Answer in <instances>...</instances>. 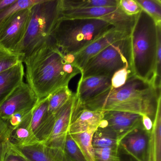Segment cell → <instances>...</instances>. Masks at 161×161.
<instances>
[{"label":"cell","instance_id":"8fae6325","mask_svg":"<svg viewBox=\"0 0 161 161\" xmlns=\"http://www.w3.org/2000/svg\"><path fill=\"white\" fill-rule=\"evenodd\" d=\"M103 113V119L100 125L112 130L116 134L119 143L133 131L144 129L143 118L140 115L118 111H107Z\"/></svg>","mask_w":161,"mask_h":161},{"label":"cell","instance_id":"f1b7e54d","mask_svg":"<svg viewBox=\"0 0 161 161\" xmlns=\"http://www.w3.org/2000/svg\"><path fill=\"white\" fill-rule=\"evenodd\" d=\"M64 150L71 161H87L71 136L69 134L65 141Z\"/></svg>","mask_w":161,"mask_h":161},{"label":"cell","instance_id":"836d02e7","mask_svg":"<svg viewBox=\"0 0 161 161\" xmlns=\"http://www.w3.org/2000/svg\"><path fill=\"white\" fill-rule=\"evenodd\" d=\"M5 161H30L19 151L14 145L11 143Z\"/></svg>","mask_w":161,"mask_h":161},{"label":"cell","instance_id":"6da1fadb","mask_svg":"<svg viewBox=\"0 0 161 161\" xmlns=\"http://www.w3.org/2000/svg\"><path fill=\"white\" fill-rule=\"evenodd\" d=\"M22 63L26 66L27 84L39 101L58 89L68 86L71 79L81 72L75 64L67 62L50 37L24 58Z\"/></svg>","mask_w":161,"mask_h":161},{"label":"cell","instance_id":"ac0fdd59","mask_svg":"<svg viewBox=\"0 0 161 161\" xmlns=\"http://www.w3.org/2000/svg\"><path fill=\"white\" fill-rule=\"evenodd\" d=\"M25 73L22 62L0 73V105L23 82Z\"/></svg>","mask_w":161,"mask_h":161},{"label":"cell","instance_id":"30bf717a","mask_svg":"<svg viewBox=\"0 0 161 161\" xmlns=\"http://www.w3.org/2000/svg\"><path fill=\"white\" fill-rule=\"evenodd\" d=\"M38 102V97L30 86L22 82L0 105V118L7 120L17 112L33 109Z\"/></svg>","mask_w":161,"mask_h":161},{"label":"cell","instance_id":"cb8c5ba5","mask_svg":"<svg viewBox=\"0 0 161 161\" xmlns=\"http://www.w3.org/2000/svg\"><path fill=\"white\" fill-rule=\"evenodd\" d=\"M74 93L69 86H64L55 91L47 97L48 99V112L55 115L67 103Z\"/></svg>","mask_w":161,"mask_h":161},{"label":"cell","instance_id":"e575fe53","mask_svg":"<svg viewBox=\"0 0 161 161\" xmlns=\"http://www.w3.org/2000/svg\"><path fill=\"white\" fill-rule=\"evenodd\" d=\"M16 0H0V12L14 3Z\"/></svg>","mask_w":161,"mask_h":161},{"label":"cell","instance_id":"e0dca14e","mask_svg":"<svg viewBox=\"0 0 161 161\" xmlns=\"http://www.w3.org/2000/svg\"><path fill=\"white\" fill-rule=\"evenodd\" d=\"M103 112L88 110L82 108L81 105L69 125V134H76L97 129L103 119Z\"/></svg>","mask_w":161,"mask_h":161},{"label":"cell","instance_id":"3957f363","mask_svg":"<svg viewBox=\"0 0 161 161\" xmlns=\"http://www.w3.org/2000/svg\"><path fill=\"white\" fill-rule=\"evenodd\" d=\"M131 66L134 75L153 84L161 25L144 10L135 16L130 35Z\"/></svg>","mask_w":161,"mask_h":161},{"label":"cell","instance_id":"5bb4252c","mask_svg":"<svg viewBox=\"0 0 161 161\" xmlns=\"http://www.w3.org/2000/svg\"><path fill=\"white\" fill-rule=\"evenodd\" d=\"M148 137L146 130L137 129L120 141L119 147L136 161H147Z\"/></svg>","mask_w":161,"mask_h":161},{"label":"cell","instance_id":"9a60e30c","mask_svg":"<svg viewBox=\"0 0 161 161\" xmlns=\"http://www.w3.org/2000/svg\"><path fill=\"white\" fill-rule=\"evenodd\" d=\"M110 88V78L103 76H91L80 79L75 94L81 104Z\"/></svg>","mask_w":161,"mask_h":161},{"label":"cell","instance_id":"603a6c76","mask_svg":"<svg viewBox=\"0 0 161 161\" xmlns=\"http://www.w3.org/2000/svg\"><path fill=\"white\" fill-rule=\"evenodd\" d=\"M96 130L92 129L84 132L70 135L87 161H95V152L92 139Z\"/></svg>","mask_w":161,"mask_h":161},{"label":"cell","instance_id":"ba28073f","mask_svg":"<svg viewBox=\"0 0 161 161\" xmlns=\"http://www.w3.org/2000/svg\"><path fill=\"white\" fill-rule=\"evenodd\" d=\"M31 15L29 9L14 14L0 27V48L14 53L25 36Z\"/></svg>","mask_w":161,"mask_h":161},{"label":"cell","instance_id":"f546056e","mask_svg":"<svg viewBox=\"0 0 161 161\" xmlns=\"http://www.w3.org/2000/svg\"><path fill=\"white\" fill-rule=\"evenodd\" d=\"M22 62L20 55L0 48V73Z\"/></svg>","mask_w":161,"mask_h":161},{"label":"cell","instance_id":"4fadbf2b","mask_svg":"<svg viewBox=\"0 0 161 161\" xmlns=\"http://www.w3.org/2000/svg\"><path fill=\"white\" fill-rule=\"evenodd\" d=\"M130 35L128 33L117 29L110 31L74 54L75 64L81 70L88 60L111 44L128 37Z\"/></svg>","mask_w":161,"mask_h":161},{"label":"cell","instance_id":"d590c367","mask_svg":"<svg viewBox=\"0 0 161 161\" xmlns=\"http://www.w3.org/2000/svg\"><path fill=\"white\" fill-rule=\"evenodd\" d=\"M129 161H136V160H135L134 159H133V158H131L130 159V160H129Z\"/></svg>","mask_w":161,"mask_h":161},{"label":"cell","instance_id":"8992f818","mask_svg":"<svg viewBox=\"0 0 161 161\" xmlns=\"http://www.w3.org/2000/svg\"><path fill=\"white\" fill-rule=\"evenodd\" d=\"M126 67L132 69L130 36L113 43L88 60L81 69L80 78L103 76L111 79L115 72Z\"/></svg>","mask_w":161,"mask_h":161},{"label":"cell","instance_id":"52a82bcc","mask_svg":"<svg viewBox=\"0 0 161 161\" xmlns=\"http://www.w3.org/2000/svg\"><path fill=\"white\" fill-rule=\"evenodd\" d=\"M135 16L126 14L118 6L61 10L60 17L102 19L113 24L116 29L130 34L134 23Z\"/></svg>","mask_w":161,"mask_h":161},{"label":"cell","instance_id":"277c9868","mask_svg":"<svg viewBox=\"0 0 161 161\" xmlns=\"http://www.w3.org/2000/svg\"><path fill=\"white\" fill-rule=\"evenodd\" d=\"M115 27L97 19L60 17L50 37L64 55L75 54Z\"/></svg>","mask_w":161,"mask_h":161},{"label":"cell","instance_id":"5b68a950","mask_svg":"<svg viewBox=\"0 0 161 161\" xmlns=\"http://www.w3.org/2000/svg\"><path fill=\"white\" fill-rule=\"evenodd\" d=\"M31 15L23 40L15 52L22 61L50 37L60 16V0H40L30 8Z\"/></svg>","mask_w":161,"mask_h":161},{"label":"cell","instance_id":"83f0119b","mask_svg":"<svg viewBox=\"0 0 161 161\" xmlns=\"http://www.w3.org/2000/svg\"><path fill=\"white\" fill-rule=\"evenodd\" d=\"M119 146L103 148H94L95 161H121Z\"/></svg>","mask_w":161,"mask_h":161},{"label":"cell","instance_id":"4316f807","mask_svg":"<svg viewBox=\"0 0 161 161\" xmlns=\"http://www.w3.org/2000/svg\"><path fill=\"white\" fill-rule=\"evenodd\" d=\"M11 132L6 121L0 118V161H5L11 144Z\"/></svg>","mask_w":161,"mask_h":161},{"label":"cell","instance_id":"d6986e66","mask_svg":"<svg viewBox=\"0 0 161 161\" xmlns=\"http://www.w3.org/2000/svg\"><path fill=\"white\" fill-rule=\"evenodd\" d=\"M147 161H161V100L149 133Z\"/></svg>","mask_w":161,"mask_h":161},{"label":"cell","instance_id":"7a4b0ae2","mask_svg":"<svg viewBox=\"0 0 161 161\" xmlns=\"http://www.w3.org/2000/svg\"><path fill=\"white\" fill-rule=\"evenodd\" d=\"M161 89L135 75L125 85L117 88H110L81 104L82 107L99 112L118 111L147 116L153 121Z\"/></svg>","mask_w":161,"mask_h":161},{"label":"cell","instance_id":"ffe728a7","mask_svg":"<svg viewBox=\"0 0 161 161\" xmlns=\"http://www.w3.org/2000/svg\"><path fill=\"white\" fill-rule=\"evenodd\" d=\"M32 113L29 116L11 132L10 142L14 146L24 147L38 143L31 127Z\"/></svg>","mask_w":161,"mask_h":161},{"label":"cell","instance_id":"484cf974","mask_svg":"<svg viewBox=\"0 0 161 161\" xmlns=\"http://www.w3.org/2000/svg\"><path fill=\"white\" fill-rule=\"evenodd\" d=\"M149 15L150 16L157 25H161V1L160 0H136Z\"/></svg>","mask_w":161,"mask_h":161},{"label":"cell","instance_id":"7402d4cb","mask_svg":"<svg viewBox=\"0 0 161 161\" xmlns=\"http://www.w3.org/2000/svg\"><path fill=\"white\" fill-rule=\"evenodd\" d=\"M92 146L94 148H103L119 146L116 134L110 128L99 125L93 134Z\"/></svg>","mask_w":161,"mask_h":161},{"label":"cell","instance_id":"4dcf8cb0","mask_svg":"<svg viewBox=\"0 0 161 161\" xmlns=\"http://www.w3.org/2000/svg\"><path fill=\"white\" fill-rule=\"evenodd\" d=\"M133 75H134L132 70L130 68H124L118 70L111 78V87L117 88L123 86L127 82L128 79Z\"/></svg>","mask_w":161,"mask_h":161},{"label":"cell","instance_id":"7c38bea8","mask_svg":"<svg viewBox=\"0 0 161 161\" xmlns=\"http://www.w3.org/2000/svg\"><path fill=\"white\" fill-rule=\"evenodd\" d=\"M55 115L48 112V97L39 101L32 111L31 127L36 140L44 143L49 137L55 121Z\"/></svg>","mask_w":161,"mask_h":161},{"label":"cell","instance_id":"d6a6232c","mask_svg":"<svg viewBox=\"0 0 161 161\" xmlns=\"http://www.w3.org/2000/svg\"><path fill=\"white\" fill-rule=\"evenodd\" d=\"M33 109H26L17 112L10 117L7 120H5L11 130L15 129L19 124L23 122L32 113Z\"/></svg>","mask_w":161,"mask_h":161},{"label":"cell","instance_id":"2e32d148","mask_svg":"<svg viewBox=\"0 0 161 161\" xmlns=\"http://www.w3.org/2000/svg\"><path fill=\"white\" fill-rule=\"evenodd\" d=\"M15 147L30 161H71L63 149L48 147L43 143Z\"/></svg>","mask_w":161,"mask_h":161},{"label":"cell","instance_id":"44dd1931","mask_svg":"<svg viewBox=\"0 0 161 161\" xmlns=\"http://www.w3.org/2000/svg\"><path fill=\"white\" fill-rule=\"evenodd\" d=\"M119 0H60L61 10L118 6Z\"/></svg>","mask_w":161,"mask_h":161},{"label":"cell","instance_id":"9c48e42d","mask_svg":"<svg viewBox=\"0 0 161 161\" xmlns=\"http://www.w3.org/2000/svg\"><path fill=\"white\" fill-rule=\"evenodd\" d=\"M81 106L74 93L67 103L55 114L52 131L47 140L43 143L46 146L64 149V144L72 119Z\"/></svg>","mask_w":161,"mask_h":161},{"label":"cell","instance_id":"d4e9b609","mask_svg":"<svg viewBox=\"0 0 161 161\" xmlns=\"http://www.w3.org/2000/svg\"><path fill=\"white\" fill-rule=\"evenodd\" d=\"M40 0H16L12 5L0 12V27L14 14L18 11L29 9L38 3Z\"/></svg>","mask_w":161,"mask_h":161},{"label":"cell","instance_id":"1f68e13d","mask_svg":"<svg viewBox=\"0 0 161 161\" xmlns=\"http://www.w3.org/2000/svg\"><path fill=\"white\" fill-rule=\"evenodd\" d=\"M119 6L125 14L130 16H135L142 10L136 0H119Z\"/></svg>","mask_w":161,"mask_h":161}]
</instances>
